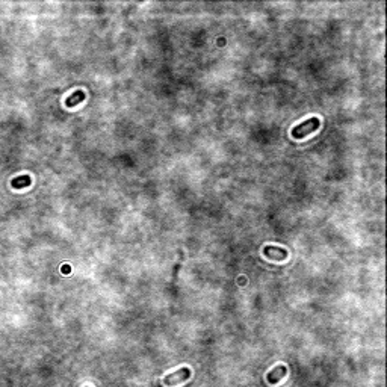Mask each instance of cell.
<instances>
[{"mask_svg": "<svg viewBox=\"0 0 387 387\" xmlns=\"http://www.w3.org/2000/svg\"><path fill=\"white\" fill-rule=\"evenodd\" d=\"M319 126H321V119H319L318 117L309 118L307 121H304V123H301V124H298L292 129V136L295 139H303L307 135L313 133L315 130H318Z\"/></svg>", "mask_w": 387, "mask_h": 387, "instance_id": "6da1fadb", "label": "cell"}, {"mask_svg": "<svg viewBox=\"0 0 387 387\" xmlns=\"http://www.w3.org/2000/svg\"><path fill=\"white\" fill-rule=\"evenodd\" d=\"M189 377H191V369L189 368H182V369H179L176 372L169 373V375H167L165 380H164V384L168 386V387H174L177 384L185 383L186 380H189Z\"/></svg>", "mask_w": 387, "mask_h": 387, "instance_id": "7a4b0ae2", "label": "cell"}, {"mask_svg": "<svg viewBox=\"0 0 387 387\" xmlns=\"http://www.w3.org/2000/svg\"><path fill=\"white\" fill-rule=\"evenodd\" d=\"M263 254L271 259V260H286L287 259V250L285 248H278V247H274V245H266L263 248Z\"/></svg>", "mask_w": 387, "mask_h": 387, "instance_id": "3957f363", "label": "cell"}, {"mask_svg": "<svg viewBox=\"0 0 387 387\" xmlns=\"http://www.w3.org/2000/svg\"><path fill=\"white\" fill-rule=\"evenodd\" d=\"M286 373H287V368L285 365H278L266 373V380H268L269 384L274 386V384H278L280 381H282L286 377Z\"/></svg>", "mask_w": 387, "mask_h": 387, "instance_id": "277c9868", "label": "cell"}, {"mask_svg": "<svg viewBox=\"0 0 387 387\" xmlns=\"http://www.w3.org/2000/svg\"><path fill=\"white\" fill-rule=\"evenodd\" d=\"M82 99H84V92L79 91V92H76V94H74L71 99H68V101H67V104H68V106H73V104H76L77 101H81Z\"/></svg>", "mask_w": 387, "mask_h": 387, "instance_id": "5b68a950", "label": "cell"}]
</instances>
